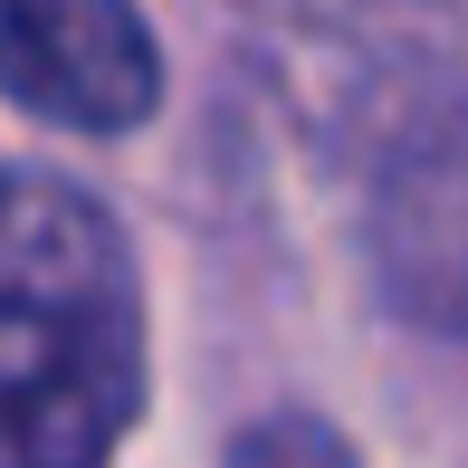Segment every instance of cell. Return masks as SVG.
Returning <instances> with one entry per match:
<instances>
[{
	"instance_id": "277c9868",
	"label": "cell",
	"mask_w": 468,
	"mask_h": 468,
	"mask_svg": "<svg viewBox=\"0 0 468 468\" xmlns=\"http://www.w3.org/2000/svg\"><path fill=\"white\" fill-rule=\"evenodd\" d=\"M239 468H354V459L325 420H268V431L239 440Z\"/></svg>"
},
{
	"instance_id": "6da1fadb",
	"label": "cell",
	"mask_w": 468,
	"mask_h": 468,
	"mask_svg": "<svg viewBox=\"0 0 468 468\" xmlns=\"http://www.w3.org/2000/svg\"><path fill=\"white\" fill-rule=\"evenodd\" d=\"M144 411V278L58 173H0V468H105Z\"/></svg>"
},
{
	"instance_id": "7a4b0ae2",
	"label": "cell",
	"mask_w": 468,
	"mask_h": 468,
	"mask_svg": "<svg viewBox=\"0 0 468 468\" xmlns=\"http://www.w3.org/2000/svg\"><path fill=\"white\" fill-rule=\"evenodd\" d=\"M0 87L68 134H124L163 105L134 0H0Z\"/></svg>"
},
{
	"instance_id": "3957f363",
	"label": "cell",
	"mask_w": 468,
	"mask_h": 468,
	"mask_svg": "<svg viewBox=\"0 0 468 468\" xmlns=\"http://www.w3.org/2000/svg\"><path fill=\"white\" fill-rule=\"evenodd\" d=\"M373 259L382 287L420 325L468 345V115L420 124L373 182Z\"/></svg>"
}]
</instances>
